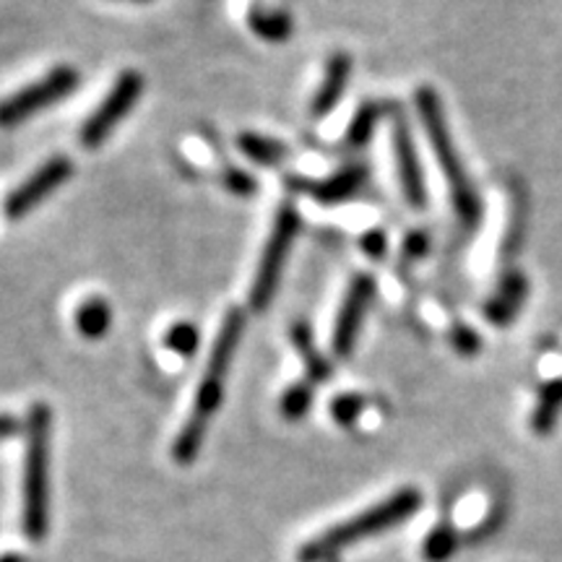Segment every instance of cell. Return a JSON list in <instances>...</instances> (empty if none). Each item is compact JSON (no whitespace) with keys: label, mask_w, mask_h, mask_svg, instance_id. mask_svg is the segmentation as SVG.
<instances>
[{"label":"cell","mask_w":562,"mask_h":562,"mask_svg":"<svg viewBox=\"0 0 562 562\" xmlns=\"http://www.w3.org/2000/svg\"><path fill=\"white\" fill-rule=\"evenodd\" d=\"M243 331L245 313L240 307H229V311L224 313L220 334H216L214 344H211L206 368H203L199 389H195L193 409L188 414L186 425L180 427L178 438L172 442V459L175 463H180V467H191L195 461V456H199L203 446V438H206L211 419L220 412L224 398V381H227L232 362H235V351L240 347Z\"/></svg>","instance_id":"6da1fadb"},{"label":"cell","mask_w":562,"mask_h":562,"mask_svg":"<svg viewBox=\"0 0 562 562\" xmlns=\"http://www.w3.org/2000/svg\"><path fill=\"white\" fill-rule=\"evenodd\" d=\"M422 508V492L417 487H402L393 495L385 497L378 505H370L357 516L347 518V521L331 526L318 537L307 539L300 547L297 560L300 562H331L339 558L344 550L360 544L362 539L378 537L396 526H402L406 518H412L414 513Z\"/></svg>","instance_id":"7a4b0ae2"},{"label":"cell","mask_w":562,"mask_h":562,"mask_svg":"<svg viewBox=\"0 0 562 562\" xmlns=\"http://www.w3.org/2000/svg\"><path fill=\"white\" fill-rule=\"evenodd\" d=\"M414 104H417V115L422 125H425V136L430 140L435 159H438L442 178H446L456 216L463 222V227L472 229L482 220V201L476 199L472 180H469L459 151H456L438 91L432 87H419L414 91Z\"/></svg>","instance_id":"3957f363"},{"label":"cell","mask_w":562,"mask_h":562,"mask_svg":"<svg viewBox=\"0 0 562 562\" xmlns=\"http://www.w3.org/2000/svg\"><path fill=\"white\" fill-rule=\"evenodd\" d=\"M50 430L53 412L34 404L26 417L24 451V531L32 542H42L50 526Z\"/></svg>","instance_id":"277c9868"},{"label":"cell","mask_w":562,"mask_h":562,"mask_svg":"<svg viewBox=\"0 0 562 562\" xmlns=\"http://www.w3.org/2000/svg\"><path fill=\"white\" fill-rule=\"evenodd\" d=\"M300 229H302L300 211L294 209L292 203H281L277 209V216H273L271 235L269 240H266L261 261H258L256 277H252V284L248 292V302L256 313H261L271 305L273 294H277V286L281 281V273H284L286 256H290Z\"/></svg>","instance_id":"5b68a950"},{"label":"cell","mask_w":562,"mask_h":562,"mask_svg":"<svg viewBox=\"0 0 562 562\" xmlns=\"http://www.w3.org/2000/svg\"><path fill=\"white\" fill-rule=\"evenodd\" d=\"M140 91H144V79H140L138 70H123V74L117 76V81L112 83L110 94L100 102V108L83 121L79 131V140L83 149H97V146L117 128V123L136 108Z\"/></svg>","instance_id":"8992f818"},{"label":"cell","mask_w":562,"mask_h":562,"mask_svg":"<svg viewBox=\"0 0 562 562\" xmlns=\"http://www.w3.org/2000/svg\"><path fill=\"white\" fill-rule=\"evenodd\" d=\"M79 87V70L70 66H58L50 74L42 76L40 81L30 83L26 89L16 91L3 104V125L13 128V125L24 123L26 117L37 115V112L53 108L55 102L66 100V97Z\"/></svg>","instance_id":"52a82bcc"},{"label":"cell","mask_w":562,"mask_h":562,"mask_svg":"<svg viewBox=\"0 0 562 562\" xmlns=\"http://www.w3.org/2000/svg\"><path fill=\"white\" fill-rule=\"evenodd\" d=\"M375 279L370 273H357L349 281V290L344 294L331 334V355L336 360H347L351 351H355L357 336H360V328L364 323V315H368L370 302L375 297Z\"/></svg>","instance_id":"ba28073f"},{"label":"cell","mask_w":562,"mask_h":562,"mask_svg":"<svg viewBox=\"0 0 562 562\" xmlns=\"http://www.w3.org/2000/svg\"><path fill=\"white\" fill-rule=\"evenodd\" d=\"M391 144H393V159H396V172L398 182H402V193L406 203L414 211H422L427 206V186H425V172H422L417 146H414L409 121H406L404 110L391 108Z\"/></svg>","instance_id":"9c48e42d"},{"label":"cell","mask_w":562,"mask_h":562,"mask_svg":"<svg viewBox=\"0 0 562 562\" xmlns=\"http://www.w3.org/2000/svg\"><path fill=\"white\" fill-rule=\"evenodd\" d=\"M74 175V161L68 157H53L45 165L37 167L30 178L5 199V216L9 220H21V216L30 214L32 209H37L42 201L50 199L60 186H66Z\"/></svg>","instance_id":"30bf717a"},{"label":"cell","mask_w":562,"mask_h":562,"mask_svg":"<svg viewBox=\"0 0 562 562\" xmlns=\"http://www.w3.org/2000/svg\"><path fill=\"white\" fill-rule=\"evenodd\" d=\"M368 165H349L336 175L328 178H302V175H290L286 178V188L297 195H307V199L323 203V206H334L360 193V188L368 182Z\"/></svg>","instance_id":"8fae6325"},{"label":"cell","mask_w":562,"mask_h":562,"mask_svg":"<svg viewBox=\"0 0 562 562\" xmlns=\"http://www.w3.org/2000/svg\"><path fill=\"white\" fill-rule=\"evenodd\" d=\"M349 74H351V58H349V55L347 53H334L331 58H328L326 74H323V83L313 97L311 117H315V121H323L326 115H331L334 108L339 104V100L344 97V89H347Z\"/></svg>","instance_id":"7c38bea8"},{"label":"cell","mask_w":562,"mask_h":562,"mask_svg":"<svg viewBox=\"0 0 562 562\" xmlns=\"http://www.w3.org/2000/svg\"><path fill=\"white\" fill-rule=\"evenodd\" d=\"M526 290H529V284H526V277L521 271L505 273L495 297L487 300V305H484V318L495 323V326H508V323L516 318L518 307L524 305Z\"/></svg>","instance_id":"4fadbf2b"},{"label":"cell","mask_w":562,"mask_h":562,"mask_svg":"<svg viewBox=\"0 0 562 562\" xmlns=\"http://www.w3.org/2000/svg\"><path fill=\"white\" fill-rule=\"evenodd\" d=\"M290 341H292V347L300 351L302 364H305L307 381H311L313 385L326 383L328 375H331V362H328L326 357L318 351V347H315L313 331L305 321H297L290 328Z\"/></svg>","instance_id":"5bb4252c"},{"label":"cell","mask_w":562,"mask_h":562,"mask_svg":"<svg viewBox=\"0 0 562 562\" xmlns=\"http://www.w3.org/2000/svg\"><path fill=\"white\" fill-rule=\"evenodd\" d=\"M248 30L263 42H284L294 32V24L284 11L269 9L261 0H256L248 9Z\"/></svg>","instance_id":"9a60e30c"},{"label":"cell","mask_w":562,"mask_h":562,"mask_svg":"<svg viewBox=\"0 0 562 562\" xmlns=\"http://www.w3.org/2000/svg\"><path fill=\"white\" fill-rule=\"evenodd\" d=\"M74 323H76V331H79L83 339H89V341L104 339V336H108V331H110V326H112L110 302L100 297V294H94V297H87L79 307H76Z\"/></svg>","instance_id":"2e32d148"},{"label":"cell","mask_w":562,"mask_h":562,"mask_svg":"<svg viewBox=\"0 0 562 562\" xmlns=\"http://www.w3.org/2000/svg\"><path fill=\"white\" fill-rule=\"evenodd\" d=\"M389 112L391 108L385 102H362L360 110L351 117L347 133H344V146H347V149H360V146L368 144L372 133L378 128V123H381Z\"/></svg>","instance_id":"e0dca14e"},{"label":"cell","mask_w":562,"mask_h":562,"mask_svg":"<svg viewBox=\"0 0 562 562\" xmlns=\"http://www.w3.org/2000/svg\"><path fill=\"white\" fill-rule=\"evenodd\" d=\"M562 412V378H552L539 389L537 406L531 414V430L537 435L552 432L554 422H558Z\"/></svg>","instance_id":"ac0fdd59"},{"label":"cell","mask_w":562,"mask_h":562,"mask_svg":"<svg viewBox=\"0 0 562 562\" xmlns=\"http://www.w3.org/2000/svg\"><path fill=\"white\" fill-rule=\"evenodd\" d=\"M237 146L250 161L261 167H277L286 159V146L277 138L261 136V133H240Z\"/></svg>","instance_id":"d6986e66"},{"label":"cell","mask_w":562,"mask_h":562,"mask_svg":"<svg viewBox=\"0 0 562 562\" xmlns=\"http://www.w3.org/2000/svg\"><path fill=\"white\" fill-rule=\"evenodd\" d=\"M459 550V531L453 524L442 521L425 537L422 544V558L427 562H448Z\"/></svg>","instance_id":"ffe728a7"},{"label":"cell","mask_w":562,"mask_h":562,"mask_svg":"<svg viewBox=\"0 0 562 562\" xmlns=\"http://www.w3.org/2000/svg\"><path fill=\"white\" fill-rule=\"evenodd\" d=\"M315 385L311 381H300V383H292L290 389L281 393V402H279V409H281V417L290 419V422H300L305 417L307 412H311L313 406V391Z\"/></svg>","instance_id":"44dd1931"},{"label":"cell","mask_w":562,"mask_h":562,"mask_svg":"<svg viewBox=\"0 0 562 562\" xmlns=\"http://www.w3.org/2000/svg\"><path fill=\"white\" fill-rule=\"evenodd\" d=\"M199 344H201L199 328L188 321L172 323V326L165 331V347L175 351L178 357H182V360L193 357L195 349H199Z\"/></svg>","instance_id":"7402d4cb"},{"label":"cell","mask_w":562,"mask_h":562,"mask_svg":"<svg viewBox=\"0 0 562 562\" xmlns=\"http://www.w3.org/2000/svg\"><path fill=\"white\" fill-rule=\"evenodd\" d=\"M362 409H364V398L360 393H341V396H336L331 406H328L331 419L339 422L341 427H355Z\"/></svg>","instance_id":"603a6c76"},{"label":"cell","mask_w":562,"mask_h":562,"mask_svg":"<svg viewBox=\"0 0 562 562\" xmlns=\"http://www.w3.org/2000/svg\"><path fill=\"white\" fill-rule=\"evenodd\" d=\"M224 188H227L229 193H237V195H252L256 193L258 182L250 172L240 170V167H229V170L224 172Z\"/></svg>","instance_id":"cb8c5ba5"},{"label":"cell","mask_w":562,"mask_h":562,"mask_svg":"<svg viewBox=\"0 0 562 562\" xmlns=\"http://www.w3.org/2000/svg\"><path fill=\"white\" fill-rule=\"evenodd\" d=\"M451 341H453V347L459 349L461 355H467V357H472V355H476V351L482 349V339L469 326H453Z\"/></svg>","instance_id":"d4e9b609"},{"label":"cell","mask_w":562,"mask_h":562,"mask_svg":"<svg viewBox=\"0 0 562 562\" xmlns=\"http://www.w3.org/2000/svg\"><path fill=\"white\" fill-rule=\"evenodd\" d=\"M362 250H364V256L372 258V261H383L385 250H389V237H385V232L370 229L368 235L362 237Z\"/></svg>","instance_id":"484cf974"},{"label":"cell","mask_w":562,"mask_h":562,"mask_svg":"<svg viewBox=\"0 0 562 562\" xmlns=\"http://www.w3.org/2000/svg\"><path fill=\"white\" fill-rule=\"evenodd\" d=\"M427 245H430V240H427L425 232H412V235L406 237L404 250H406V256L422 258V256H425V252H427Z\"/></svg>","instance_id":"4316f807"},{"label":"cell","mask_w":562,"mask_h":562,"mask_svg":"<svg viewBox=\"0 0 562 562\" xmlns=\"http://www.w3.org/2000/svg\"><path fill=\"white\" fill-rule=\"evenodd\" d=\"M13 432H16V422H13L11 414H5V417H3V438H13Z\"/></svg>","instance_id":"83f0119b"},{"label":"cell","mask_w":562,"mask_h":562,"mask_svg":"<svg viewBox=\"0 0 562 562\" xmlns=\"http://www.w3.org/2000/svg\"><path fill=\"white\" fill-rule=\"evenodd\" d=\"M3 562H24L21 558H16V554H5Z\"/></svg>","instance_id":"f1b7e54d"},{"label":"cell","mask_w":562,"mask_h":562,"mask_svg":"<svg viewBox=\"0 0 562 562\" xmlns=\"http://www.w3.org/2000/svg\"><path fill=\"white\" fill-rule=\"evenodd\" d=\"M136 3H149V0H136Z\"/></svg>","instance_id":"f546056e"}]
</instances>
